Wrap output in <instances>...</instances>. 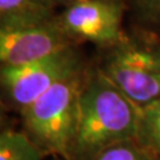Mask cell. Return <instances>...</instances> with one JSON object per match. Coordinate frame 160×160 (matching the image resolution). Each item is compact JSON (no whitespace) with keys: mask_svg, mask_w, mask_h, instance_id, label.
I'll list each match as a JSON object with an SVG mask.
<instances>
[{"mask_svg":"<svg viewBox=\"0 0 160 160\" xmlns=\"http://www.w3.org/2000/svg\"><path fill=\"white\" fill-rule=\"evenodd\" d=\"M78 107L70 160H92L115 143L137 139L139 110L97 67L87 70Z\"/></svg>","mask_w":160,"mask_h":160,"instance_id":"cell-1","label":"cell"},{"mask_svg":"<svg viewBox=\"0 0 160 160\" xmlns=\"http://www.w3.org/2000/svg\"><path fill=\"white\" fill-rule=\"evenodd\" d=\"M96 67L140 112L160 98V38L149 32L126 33L101 49Z\"/></svg>","mask_w":160,"mask_h":160,"instance_id":"cell-2","label":"cell"},{"mask_svg":"<svg viewBox=\"0 0 160 160\" xmlns=\"http://www.w3.org/2000/svg\"><path fill=\"white\" fill-rule=\"evenodd\" d=\"M87 70L58 82L20 112L24 132L46 154L65 160L71 158L78 126L80 92Z\"/></svg>","mask_w":160,"mask_h":160,"instance_id":"cell-3","label":"cell"},{"mask_svg":"<svg viewBox=\"0 0 160 160\" xmlns=\"http://www.w3.org/2000/svg\"><path fill=\"white\" fill-rule=\"evenodd\" d=\"M88 67L77 45L70 46L34 62L1 67L2 95L12 107L23 110L58 82L83 74Z\"/></svg>","mask_w":160,"mask_h":160,"instance_id":"cell-4","label":"cell"},{"mask_svg":"<svg viewBox=\"0 0 160 160\" xmlns=\"http://www.w3.org/2000/svg\"><path fill=\"white\" fill-rule=\"evenodd\" d=\"M77 45L52 14L0 22V63L14 67Z\"/></svg>","mask_w":160,"mask_h":160,"instance_id":"cell-5","label":"cell"},{"mask_svg":"<svg viewBox=\"0 0 160 160\" xmlns=\"http://www.w3.org/2000/svg\"><path fill=\"white\" fill-rule=\"evenodd\" d=\"M57 18L62 29L76 44L90 42L106 49L126 36L122 29L121 0H77Z\"/></svg>","mask_w":160,"mask_h":160,"instance_id":"cell-6","label":"cell"},{"mask_svg":"<svg viewBox=\"0 0 160 160\" xmlns=\"http://www.w3.org/2000/svg\"><path fill=\"white\" fill-rule=\"evenodd\" d=\"M46 153L25 132L5 129L0 134V160H42Z\"/></svg>","mask_w":160,"mask_h":160,"instance_id":"cell-7","label":"cell"},{"mask_svg":"<svg viewBox=\"0 0 160 160\" xmlns=\"http://www.w3.org/2000/svg\"><path fill=\"white\" fill-rule=\"evenodd\" d=\"M137 140L160 158V98L139 112Z\"/></svg>","mask_w":160,"mask_h":160,"instance_id":"cell-8","label":"cell"},{"mask_svg":"<svg viewBox=\"0 0 160 160\" xmlns=\"http://www.w3.org/2000/svg\"><path fill=\"white\" fill-rule=\"evenodd\" d=\"M51 0H0V22L51 14Z\"/></svg>","mask_w":160,"mask_h":160,"instance_id":"cell-9","label":"cell"},{"mask_svg":"<svg viewBox=\"0 0 160 160\" xmlns=\"http://www.w3.org/2000/svg\"><path fill=\"white\" fill-rule=\"evenodd\" d=\"M92 160H160L137 139L121 141L103 149Z\"/></svg>","mask_w":160,"mask_h":160,"instance_id":"cell-10","label":"cell"},{"mask_svg":"<svg viewBox=\"0 0 160 160\" xmlns=\"http://www.w3.org/2000/svg\"><path fill=\"white\" fill-rule=\"evenodd\" d=\"M133 2L143 19L160 24V0H133Z\"/></svg>","mask_w":160,"mask_h":160,"instance_id":"cell-11","label":"cell"},{"mask_svg":"<svg viewBox=\"0 0 160 160\" xmlns=\"http://www.w3.org/2000/svg\"><path fill=\"white\" fill-rule=\"evenodd\" d=\"M51 1H59V2H75V1H77V0H51Z\"/></svg>","mask_w":160,"mask_h":160,"instance_id":"cell-12","label":"cell"}]
</instances>
